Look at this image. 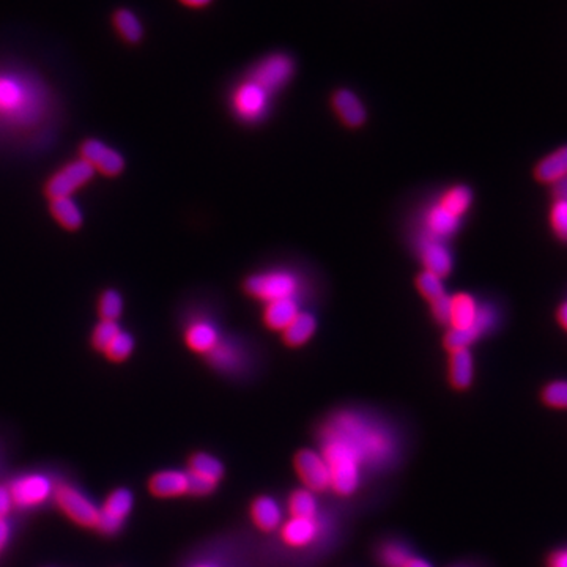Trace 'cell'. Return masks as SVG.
Instances as JSON below:
<instances>
[{
    "label": "cell",
    "instance_id": "obj_1",
    "mask_svg": "<svg viewBox=\"0 0 567 567\" xmlns=\"http://www.w3.org/2000/svg\"><path fill=\"white\" fill-rule=\"evenodd\" d=\"M322 436L343 443L361 465H380L393 454V440L380 425L355 412H341L324 427Z\"/></svg>",
    "mask_w": 567,
    "mask_h": 567
},
{
    "label": "cell",
    "instance_id": "obj_2",
    "mask_svg": "<svg viewBox=\"0 0 567 567\" xmlns=\"http://www.w3.org/2000/svg\"><path fill=\"white\" fill-rule=\"evenodd\" d=\"M38 88L23 76L0 75V117L25 123L37 117Z\"/></svg>",
    "mask_w": 567,
    "mask_h": 567
},
{
    "label": "cell",
    "instance_id": "obj_3",
    "mask_svg": "<svg viewBox=\"0 0 567 567\" xmlns=\"http://www.w3.org/2000/svg\"><path fill=\"white\" fill-rule=\"evenodd\" d=\"M243 288L250 297L267 305L278 299L298 298L301 281L290 270H269L250 276L244 281Z\"/></svg>",
    "mask_w": 567,
    "mask_h": 567
},
{
    "label": "cell",
    "instance_id": "obj_4",
    "mask_svg": "<svg viewBox=\"0 0 567 567\" xmlns=\"http://www.w3.org/2000/svg\"><path fill=\"white\" fill-rule=\"evenodd\" d=\"M295 75V62L286 52H273L263 57L251 69L248 79L265 88L270 95L286 87Z\"/></svg>",
    "mask_w": 567,
    "mask_h": 567
},
{
    "label": "cell",
    "instance_id": "obj_5",
    "mask_svg": "<svg viewBox=\"0 0 567 567\" xmlns=\"http://www.w3.org/2000/svg\"><path fill=\"white\" fill-rule=\"evenodd\" d=\"M94 169L79 158L59 169L56 174L46 181L44 194L50 200L73 197V194L86 187L88 181L94 180Z\"/></svg>",
    "mask_w": 567,
    "mask_h": 567
},
{
    "label": "cell",
    "instance_id": "obj_6",
    "mask_svg": "<svg viewBox=\"0 0 567 567\" xmlns=\"http://www.w3.org/2000/svg\"><path fill=\"white\" fill-rule=\"evenodd\" d=\"M271 95L251 79H244L232 92L231 105L238 119L252 123L263 119L269 111Z\"/></svg>",
    "mask_w": 567,
    "mask_h": 567
},
{
    "label": "cell",
    "instance_id": "obj_7",
    "mask_svg": "<svg viewBox=\"0 0 567 567\" xmlns=\"http://www.w3.org/2000/svg\"><path fill=\"white\" fill-rule=\"evenodd\" d=\"M54 497H56V503L59 505V508L73 522L81 525V526H86V528L96 526L100 509L86 495H82L78 489L69 486V484H60V486L57 487Z\"/></svg>",
    "mask_w": 567,
    "mask_h": 567
},
{
    "label": "cell",
    "instance_id": "obj_8",
    "mask_svg": "<svg viewBox=\"0 0 567 567\" xmlns=\"http://www.w3.org/2000/svg\"><path fill=\"white\" fill-rule=\"evenodd\" d=\"M79 158L87 162L94 169L95 174L105 177H117L125 169V160L117 150L109 147L107 143L101 142L98 139H87L81 145Z\"/></svg>",
    "mask_w": 567,
    "mask_h": 567
},
{
    "label": "cell",
    "instance_id": "obj_9",
    "mask_svg": "<svg viewBox=\"0 0 567 567\" xmlns=\"http://www.w3.org/2000/svg\"><path fill=\"white\" fill-rule=\"evenodd\" d=\"M295 470L306 489L311 492H324L330 489V470L324 455L312 449H303L295 457Z\"/></svg>",
    "mask_w": 567,
    "mask_h": 567
},
{
    "label": "cell",
    "instance_id": "obj_10",
    "mask_svg": "<svg viewBox=\"0 0 567 567\" xmlns=\"http://www.w3.org/2000/svg\"><path fill=\"white\" fill-rule=\"evenodd\" d=\"M134 498L128 489H119L111 493L100 509L96 526L105 535H114L125 524L126 517L132 512Z\"/></svg>",
    "mask_w": 567,
    "mask_h": 567
},
{
    "label": "cell",
    "instance_id": "obj_11",
    "mask_svg": "<svg viewBox=\"0 0 567 567\" xmlns=\"http://www.w3.org/2000/svg\"><path fill=\"white\" fill-rule=\"evenodd\" d=\"M8 490L12 493L13 505L31 508V506L41 505L50 498L52 493V484L46 476L29 474L12 482Z\"/></svg>",
    "mask_w": 567,
    "mask_h": 567
},
{
    "label": "cell",
    "instance_id": "obj_12",
    "mask_svg": "<svg viewBox=\"0 0 567 567\" xmlns=\"http://www.w3.org/2000/svg\"><path fill=\"white\" fill-rule=\"evenodd\" d=\"M331 107L337 119L349 128H360L368 120V111L362 105L361 98L349 88H337L331 95Z\"/></svg>",
    "mask_w": 567,
    "mask_h": 567
},
{
    "label": "cell",
    "instance_id": "obj_13",
    "mask_svg": "<svg viewBox=\"0 0 567 567\" xmlns=\"http://www.w3.org/2000/svg\"><path fill=\"white\" fill-rule=\"evenodd\" d=\"M221 341L218 330L208 318H196L187 324L185 330V343L187 347L200 353V355H208Z\"/></svg>",
    "mask_w": 567,
    "mask_h": 567
},
{
    "label": "cell",
    "instance_id": "obj_14",
    "mask_svg": "<svg viewBox=\"0 0 567 567\" xmlns=\"http://www.w3.org/2000/svg\"><path fill=\"white\" fill-rule=\"evenodd\" d=\"M419 256L425 267V271L444 278L453 270V256L442 240L423 237L419 244Z\"/></svg>",
    "mask_w": 567,
    "mask_h": 567
},
{
    "label": "cell",
    "instance_id": "obj_15",
    "mask_svg": "<svg viewBox=\"0 0 567 567\" xmlns=\"http://www.w3.org/2000/svg\"><path fill=\"white\" fill-rule=\"evenodd\" d=\"M459 224H461V218H457L436 202L425 212V237L444 242L446 238L454 235V232L459 229Z\"/></svg>",
    "mask_w": 567,
    "mask_h": 567
},
{
    "label": "cell",
    "instance_id": "obj_16",
    "mask_svg": "<svg viewBox=\"0 0 567 567\" xmlns=\"http://www.w3.org/2000/svg\"><path fill=\"white\" fill-rule=\"evenodd\" d=\"M150 490L160 498H174L189 493V474L178 470L156 473L150 480Z\"/></svg>",
    "mask_w": 567,
    "mask_h": 567
},
{
    "label": "cell",
    "instance_id": "obj_17",
    "mask_svg": "<svg viewBox=\"0 0 567 567\" xmlns=\"http://www.w3.org/2000/svg\"><path fill=\"white\" fill-rule=\"evenodd\" d=\"M480 305L468 293H457L451 297V309H449V330H467L471 328L478 316Z\"/></svg>",
    "mask_w": 567,
    "mask_h": 567
},
{
    "label": "cell",
    "instance_id": "obj_18",
    "mask_svg": "<svg viewBox=\"0 0 567 567\" xmlns=\"http://www.w3.org/2000/svg\"><path fill=\"white\" fill-rule=\"evenodd\" d=\"M299 314L298 298L278 299L265 305L263 324L273 331H284Z\"/></svg>",
    "mask_w": 567,
    "mask_h": 567
},
{
    "label": "cell",
    "instance_id": "obj_19",
    "mask_svg": "<svg viewBox=\"0 0 567 567\" xmlns=\"http://www.w3.org/2000/svg\"><path fill=\"white\" fill-rule=\"evenodd\" d=\"M449 383L453 388L463 391L471 387L474 377L473 356L470 350H455L449 353Z\"/></svg>",
    "mask_w": 567,
    "mask_h": 567
},
{
    "label": "cell",
    "instance_id": "obj_20",
    "mask_svg": "<svg viewBox=\"0 0 567 567\" xmlns=\"http://www.w3.org/2000/svg\"><path fill=\"white\" fill-rule=\"evenodd\" d=\"M318 524L316 518H295L287 520L281 528L284 543L290 547H306L317 537Z\"/></svg>",
    "mask_w": 567,
    "mask_h": 567
},
{
    "label": "cell",
    "instance_id": "obj_21",
    "mask_svg": "<svg viewBox=\"0 0 567 567\" xmlns=\"http://www.w3.org/2000/svg\"><path fill=\"white\" fill-rule=\"evenodd\" d=\"M317 330V320L309 312H299L293 318L286 330L282 331V339L287 347H301L305 345Z\"/></svg>",
    "mask_w": 567,
    "mask_h": 567
},
{
    "label": "cell",
    "instance_id": "obj_22",
    "mask_svg": "<svg viewBox=\"0 0 567 567\" xmlns=\"http://www.w3.org/2000/svg\"><path fill=\"white\" fill-rule=\"evenodd\" d=\"M251 516H252V520H254L257 528L267 531V533L276 530L281 525V508L276 503L275 499L270 498V497H259L252 503Z\"/></svg>",
    "mask_w": 567,
    "mask_h": 567
},
{
    "label": "cell",
    "instance_id": "obj_23",
    "mask_svg": "<svg viewBox=\"0 0 567 567\" xmlns=\"http://www.w3.org/2000/svg\"><path fill=\"white\" fill-rule=\"evenodd\" d=\"M50 202V213L60 227L65 231H78L84 223L81 206L76 204L73 197H62L52 199Z\"/></svg>",
    "mask_w": 567,
    "mask_h": 567
},
{
    "label": "cell",
    "instance_id": "obj_24",
    "mask_svg": "<svg viewBox=\"0 0 567 567\" xmlns=\"http://www.w3.org/2000/svg\"><path fill=\"white\" fill-rule=\"evenodd\" d=\"M196 480L206 482L208 486L216 487L223 474H224V467L223 463L208 454H196L189 461V471Z\"/></svg>",
    "mask_w": 567,
    "mask_h": 567
},
{
    "label": "cell",
    "instance_id": "obj_25",
    "mask_svg": "<svg viewBox=\"0 0 567 567\" xmlns=\"http://www.w3.org/2000/svg\"><path fill=\"white\" fill-rule=\"evenodd\" d=\"M113 24L125 43L138 44L143 38V25L130 8H119L113 14Z\"/></svg>",
    "mask_w": 567,
    "mask_h": 567
},
{
    "label": "cell",
    "instance_id": "obj_26",
    "mask_svg": "<svg viewBox=\"0 0 567 567\" xmlns=\"http://www.w3.org/2000/svg\"><path fill=\"white\" fill-rule=\"evenodd\" d=\"M206 356L215 368L225 372L238 370L243 364V350L240 349V345L235 343H225L223 339Z\"/></svg>",
    "mask_w": 567,
    "mask_h": 567
},
{
    "label": "cell",
    "instance_id": "obj_27",
    "mask_svg": "<svg viewBox=\"0 0 567 567\" xmlns=\"http://www.w3.org/2000/svg\"><path fill=\"white\" fill-rule=\"evenodd\" d=\"M537 180L544 183H556L567 177V145L562 149H558L552 155L544 158L543 161L537 164Z\"/></svg>",
    "mask_w": 567,
    "mask_h": 567
},
{
    "label": "cell",
    "instance_id": "obj_28",
    "mask_svg": "<svg viewBox=\"0 0 567 567\" xmlns=\"http://www.w3.org/2000/svg\"><path fill=\"white\" fill-rule=\"evenodd\" d=\"M471 202H473V194L470 191V187H462V185L449 187L448 191H444L440 200H438V204L443 208H446L449 213H453L457 218H462L468 212Z\"/></svg>",
    "mask_w": 567,
    "mask_h": 567
},
{
    "label": "cell",
    "instance_id": "obj_29",
    "mask_svg": "<svg viewBox=\"0 0 567 567\" xmlns=\"http://www.w3.org/2000/svg\"><path fill=\"white\" fill-rule=\"evenodd\" d=\"M288 512L295 518H314L317 514V501L311 490H297L288 498Z\"/></svg>",
    "mask_w": 567,
    "mask_h": 567
},
{
    "label": "cell",
    "instance_id": "obj_30",
    "mask_svg": "<svg viewBox=\"0 0 567 567\" xmlns=\"http://www.w3.org/2000/svg\"><path fill=\"white\" fill-rule=\"evenodd\" d=\"M98 314L101 320L119 322L123 314V297L115 288H107L98 299Z\"/></svg>",
    "mask_w": 567,
    "mask_h": 567
},
{
    "label": "cell",
    "instance_id": "obj_31",
    "mask_svg": "<svg viewBox=\"0 0 567 567\" xmlns=\"http://www.w3.org/2000/svg\"><path fill=\"white\" fill-rule=\"evenodd\" d=\"M133 350H134V337L130 333L120 331L119 334L114 337L103 353L111 361L122 362L132 356Z\"/></svg>",
    "mask_w": 567,
    "mask_h": 567
},
{
    "label": "cell",
    "instance_id": "obj_32",
    "mask_svg": "<svg viewBox=\"0 0 567 567\" xmlns=\"http://www.w3.org/2000/svg\"><path fill=\"white\" fill-rule=\"evenodd\" d=\"M482 334L484 333L476 325H473L471 328H467V330H449L443 343L449 353L455 352V350H468L470 345Z\"/></svg>",
    "mask_w": 567,
    "mask_h": 567
},
{
    "label": "cell",
    "instance_id": "obj_33",
    "mask_svg": "<svg viewBox=\"0 0 567 567\" xmlns=\"http://www.w3.org/2000/svg\"><path fill=\"white\" fill-rule=\"evenodd\" d=\"M416 287H418V292L429 303L446 295L444 287H443L442 278L430 273V271H425V270L423 273H419L418 278H416Z\"/></svg>",
    "mask_w": 567,
    "mask_h": 567
},
{
    "label": "cell",
    "instance_id": "obj_34",
    "mask_svg": "<svg viewBox=\"0 0 567 567\" xmlns=\"http://www.w3.org/2000/svg\"><path fill=\"white\" fill-rule=\"evenodd\" d=\"M120 331H122V328H120L119 322L100 320V324L95 326L94 333H92V345H94V349L103 353L114 337L119 334Z\"/></svg>",
    "mask_w": 567,
    "mask_h": 567
},
{
    "label": "cell",
    "instance_id": "obj_35",
    "mask_svg": "<svg viewBox=\"0 0 567 567\" xmlns=\"http://www.w3.org/2000/svg\"><path fill=\"white\" fill-rule=\"evenodd\" d=\"M410 560V552L406 545L389 543L380 549V562L385 567H404Z\"/></svg>",
    "mask_w": 567,
    "mask_h": 567
},
{
    "label": "cell",
    "instance_id": "obj_36",
    "mask_svg": "<svg viewBox=\"0 0 567 567\" xmlns=\"http://www.w3.org/2000/svg\"><path fill=\"white\" fill-rule=\"evenodd\" d=\"M543 400L545 406L552 408H558V410L567 408V381H552L550 385L544 388Z\"/></svg>",
    "mask_w": 567,
    "mask_h": 567
},
{
    "label": "cell",
    "instance_id": "obj_37",
    "mask_svg": "<svg viewBox=\"0 0 567 567\" xmlns=\"http://www.w3.org/2000/svg\"><path fill=\"white\" fill-rule=\"evenodd\" d=\"M552 225L558 237L567 240V200H556L552 208Z\"/></svg>",
    "mask_w": 567,
    "mask_h": 567
},
{
    "label": "cell",
    "instance_id": "obj_38",
    "mask_svg": "<svg viewBox=\"0 0 567 567\" xmlns=\"http://www.w3.org/2000/svg\"><path fill=\"white\" fill-rule=\"evenodd\" d=\"M449 309H451V297L444 295L442 298L435 299L430 303V311L436 322L440 325H448Z\"/></svg>",
    "mask_w": 567,
    "mask_h": 567
},
{
    "label": "cell",
    "instance_id": "obj_39",
    "mask_svg": "<svg viewBox=\"0 0 567 567\" xmlns=\"http://www.w3.org/2000/svg\"><path fill=\"white\" fill-rule=\"evenodd\" d=\"M13 498L8 487L0 486V518H5L12 511Z\"/></svg>",
    "mask_w": 567,
    "mask_h": 567
},
{
    "label": "cell",
    "instance_id": "obj_40",
    "mask_svg": "<svg viewBox=\"0 0 567 567\" xmlns=\"http://www.w3.org/2000/svg\"><path fill=\"white\" fill-rule=\"evenodd\" d=\"M547 567H567V547L552 553L547 562Z\"/></svg>",
    "mask_w": 567,
    "mask_h": 567
},
{
    "label": "cell",
    "instance_id": "obj_41",
    "mask_svg": "<svg viewBox=\"0 0 567 567\" xmlns=\"http://www.w3.org/2000/svg\"><path fill=\"white\" fill-rule=\"evenodd\" d=\"M10 539V525L5 518H0V550H4Z\"/></svg>",
    "mask_w": 567,
    "mask_h": 567
},
{
    "label": "cell",
    "instance_id": "obj_42",
    "mask_svg": "<svg viewBox=\"0 0 567 567\" xmlns=\"http://www.w3.org/2000/svg\"><path fill=\"white\" fill-rule=\"evenodd\" d=\"M178 2L181 5L193 8V10H200V8H206V6L213 4V0H178Z\"/></svg>",
    "mask_w": 567,
    "mask_h": 567
},
{
    "label": "cell",
    "instance_id": "obj_43",
    "mask_svg": "<svg viewBox=\"0 0 567 567\" xmlns=\"http://www.w3.org/2000/svg\"><path fill=\"white\" fill-rule=\"evenodd\" d=\"M556 199L567 200V177L555 183Z\"/></svg>",
    "mask_w": 567,
    "mask_h": 567
},
{
    "label": "cell",
    "instance_id": "obj_44",
    "mask_svg": "<svg viewBox=\"0 0 567 567\" xmlns=\"http://www.w3.org/2000/svg\"><path fill=\"white\" fill-rule=\"evenodd\" d=\"M404 567H432V564L423 560V558H415V556H410V560L406 562V566Z\"/></svg>",
    "mask_w": 567,
    "mask_h": 567
},
{
    "label": "cell",
    "instance_id": "obj_45",
    "mask_svg": "<svg viewBox=\"0 0 567 567\" xmlns=\"http://www.w3.org/2000/svg\"><path fill=\"white\" fill-rule=\"evenodd\" d=\"M558 320H560V324L564 326V330H567V303L560 307V311H558Z\"/></svg>",
    "mask_w": 567,
    "mask_h": 567
},
{
    "label": "cell",
    "instance_id": "obj_46",
    "mask_svg": "<svg viewBox=\"0 0 567 567\" xmlns=\"http://www.w3.org/2000/svg\"><path fill=\"white\" fill-rule=\"evenodd\" d=\"M197 567H212V566H197Z\"/></svg>",
    "mask_w": 567,
    "mask_h": 567
}]
</instances>
